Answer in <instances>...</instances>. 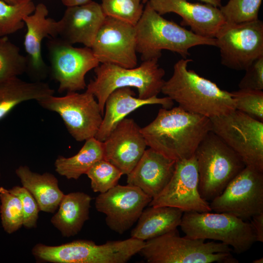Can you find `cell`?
Returning a JSON list of instances; mask_svg holds the SVG:
<instances>
[{
	"label": "cell",
	"mask_w": 263,
	"mask_h": 263,
	"mask_svg": "<svg viewBox=\"0 0 263 263\" xmlns=\"http://www.w3.org/2000/svg\"><path fill=\"white\" fill-rule=\"evenodd\" d=\"M211 131L210 118L179 106L160 109L151 122L141 128L147 146L175 161L193 156Z\"/></svg>",
	"instance_id": "obj_1"
},
{
	"label": "cell",
	"mask_w": 263,
	"mask_h": 263,
	"mask_svg": "<svg viewBox=\"0 0 263 263\" xmlns=\"http://www.w3.org/2000/svg\"><path fill=\"white\" fill-rule=\"evenodd\" d=\"M192 61L183 58L175 63L173 74L165 81L161 93L185 111L209 118L235 111V102L231 93L188 70V64Z\"/></svg>",
	"instance_id": "obj_2"
},
{
	"label": "cell",
	"mask_w": 263,
	"mask_h": 263,
	"mask_svg": "<svg viewBox=\"0 0 263 263\" xmlns=\"http://www.w3.org/2000/svg\"><path fill=\"white\" fill-rule=\"evenodd\" d=\"M136 51L142 61L158 60L164 50L181 55H189L191 48L199 45L216 46L215 38L198 36L176 23L167 20L154 10L147 2L135 25Z\"/></svg>",
	"instance_id": "obj_3"
},
{
	"label": "cell",
	"mask_w": 263,
	"mask_h": 263,
	"mask_svg": "<svg viewBox=\"0 0 263 263\" xmlns=\"http://www.w3.org/2000/svg\"><path fill=\"white\" fill-rule=\"evenodd\" d=\"M221 242L181 237L177 229L145 241L139 253L150 263H237Z\"/></svg>",
	"instance_id": "obj_4"
},
{
	"label": "cell",
	"mask_w": 263,
	"mask_h": 263,
	"mask_svg": "<svg viewBox=\"0 0 263 263\" xmlns=\"http://www.w3.org/2000/svg\"><path fill=\"white\" fill-rule=\"evenodd\" d=\"M95 76L87 85L86 92L97 98L102 115L106 99L114 90L123 87L135 88L138 97L157 96L165 80V70L158 60L144 61L138 67L127 68L110 63H100L94 69Z\"/></svg>",
	"instance_id": "obj_5"
},
{
	"label": "cell",
	"mask_w": 263,
	"mask_h": 263,
	"mask_svg": "<svg viewBox=\"0 0 263 263\" xmlns=\"http://www.w3.org/2000/svg\"><path fill=\"white\" fill-rule=\"evenodd\" d=\"M194 156L199 191L208 202L219 195L245 167L241 157L212 131L200 143Z\"/></svg>",
	"instance_id": "obj_6"
},
{
	"label": "cell",
	"mask_w": 263,
	"mask_h": 263,
	"mask_svg": "<svg viewBox=\"0 0 263 263\" xmlns=\"http://www.w3.org/2000/svg\"><path fill=\"white\" fill-rule=\"evenodd\" d=\"M144 244L145 241L132 237L102 244L80 240L56 246L38 244L32 252L38 259L51 263H125L139 253Z\"/></svg>",
	"instance_id": "obj_7"
},
{
	"label": "cell",
	"mask_w": 263,
	"mask_h": 263,
	"mask_svg": "<svg viewBox=\"0 0 263 263\" xmlns=\"http://www.w3.org/2000/svg\"><path fill=\"white\" fill-rule=\"evenodd\" d=\"M179 226L187 238L218 241L237 254L247 251L256 242L250 222L225 213L185 211Z\"/></svg>",
	"instance_id": "obj_8"
},
{
	"label": "cell",
	"mask_w": 263,
	"mask_h": 263,
	"mask_svg": "<svg viewBox=\"0 0 263 263\" xmlns=\"http://www.w3.org/2000/svg\"><path fill=\"white\" fill-rule=\"evenodd\" d=\"M212 132L242 159L245 166L263 171V122L237 110L210 118Z\"/></svg>",
	"instance_id": "obj_9"
},
{
	"label": "cell",
	"mask_w": 263,
	"mask_h": 263,
	"mask_svg": "<svg viewBox=\"0 0 263 263\" xmlns=\"http://www.w3.org/2000/svg\"><path fill=\"white\" fill-rule=\"evenodd\" d=\"M46 110L57 113L71 135L82 142L94 137L103 119L98 103L94 95L67 92L63 96H47L37 101Z\"/></svg>",
	"instance_id": "obj_10"
},
{
	"label": "cell",
	"mask_w": 263,
	"mask_h": 263,
	"mask_svg": "<svg viewBox=\"0 0 263 263\" xmlns=\"http://www.w3.org/2000/svg\"><path fill=\"white\" fill-rule=\"evenodd\" d=\"M215 38L221 64L229 69L245 71L263 56V22L259 19L239 23L226 22Z\"/></svg>",
	"instance_id": "obj_11"
},
{
	"label": "cell",
	"mask_w": 263,
	"mask_h": 263,
	"mask_svg": "<svg viewBox=\"0 0 263 263\" xmlns=\"http://www.w3.org/2000/svg\"><path fill=\"white\" fill-rule=\"evenodd\" d=\"M209 204L211 211L244 221L263 212V171L245 166Z\"/></svg>",
	"instance_id": "obj_12"
},
{
	"label": "cell",
	"mask_w": 263,
	"mask_h": 263,
	"mask_svg": "<svg viewBox=\"0 0 263 263\" xmlns=\"http://www.w3.org/2000/svg\"><path fill=\"white\" fill-rule=\"evenodd\" d=\"M48 39L51 75L58 83V92L85 89L86 75L100 64L91 48L75 47L58 37Z\"/></svg>",
	"instance_id": "obj_13"
},
{
	"label": "cell",
	"mask_w": 263,
	"mask_h": 263,
	"mask_svg": "<svg viewBox=\"0 0 263 263\" xmlns=\"http://www.w3.org/2000/svg\"><path fill=\"white\" fill-rule=\"evenodd\" d=\"M152 198L139 188L130 184L117 185L95 198L96 209L106 215L105 222L112 231L123 234L137 222Z\"/></svg>",
	"instance_id": "obj_14"
},
{
	"label": "cell",
	"mask_w": 263,
	"mask_h": 263,
	"mask_svg": "<svg viewBox=\"0 0 263 263\" xmlns=\"http://www.w3.org/2000/svg\"><path fill=\"white\" fill-rule=\"evenodd\" d=\"M199 175L194 156L176 161L174 173L170 181L149 206H168L184 212L212 211L209 202L202 198L199 189Z\"/></svg>",
	"instance_id": "obj_15"
},
{
	"label": "cell",
	"mask_w": 263,
	"mask_h": 263,
	"mask_svg": "<svg viewBox=\"0 0 263 263\" xmlns=\"http://www.w3.org/2000/svg\"><path fill=\"white\" fill-rule=\"evenodd\" d=\"M91 48L100 63L136 67L135 26L106 17Z\"/></svg>",
	"instance_id": "obj_16"
},
{
	"label": "cell",
	"mask_w": 263,
	"mask_h": 263,
	"mask_svg": "<svg viewBox=\"0 0 263 263\" xmlns=\"http://www.w3.org/2000/svg\"><path fill=\"white\" fill-rule=\"evenodd\" d=\"M103 144L104 159L123 175L133 169L147 147L141 128L133 119L127 118L118 123Z\"/></svg>",
	"instance_id": "obj_17"
},
{
	"label": "cell",
	"mask_w": 263,
	"mask_h": 263,
	"mask_svg": "<svg viewBox=\"0 0 263 263\" xmlns=\"http://www.w3.org/2000/svg\"><path fill=\"white\" fill-rule=\"evenodd\" d=\"M150 6L161 15L173 13L182 19L195 34L215 38L226 23L219 7L208 3H192L187 0H148Z\"/></svg>",
	"instance_id": "obj_18"
},
{
	"label": "cell",
	"mask_w": 263,
	"mask_h": 263,
	"mask_svg": "<svg viewBox=\"0 0 263 263\" xmlns=\"http://www.w3.org/2000/svg\"><path fill=\"white\" fill-rule=\"evenodd\" d=\"M105 18L100 4L94 1L67 7L57 21L58 37L71 45L81 43L91 48Z\"/></svg>",
	"instance_id": "obj_19"
},
{
	"label": "cell",
	"mask_w": 263,
	"mask_h": 263,
	"mask_svg": "<svg viewBox=\"0 0 263 263\" xmlns=\"http://www.w3.org/2000/svg\"><path fill=\"white\" fill-rule=\"evenodd\" d=\"M176 161L149 148L127 175V184L136 186L150 196L158 195L170 181Z\"/></svg>",
	"instance_id": "obj_20"
},
{
	"label": "cell",
	"mask_w": 263,
	"mask_h": 263,
	"mask_svg": "<svg viewBox=\"0 0 263 263\" xmlns=\"http://www.w3.org/2000/svg\"><path fill=\"white\" fill-rule=\"evenodd\" d=\"M46 6L40 3L36 5L34 12L24 18L27 28L24 46L27 53L28 70L42 77L47 71V66L42 56L41 46L44 38L58 37L57 21L48 18Z\"/></svg>",
	"instance_id": "obj_21"
},
{
	"label": "cell",
	"mask_w": 263,
	"mask_h": 263,
	"mask_svg": "<svg viewBox=\"0 0 263 263\" xmlns=\"http://www.w3.org/2000/svg\"><path fill=\"white\" fill-rule=\"evenodd\" d=\"M158 104L169 109L173 101L167 96L153 97L141 99L135 97V93L130 87L114 90L108 96L105 103V114L99 129L94 137L103 142L118 123L129 113L144 105Z\"/></svg>",
	"instance_id": "obj_22"
},
{
	"label": "cell",
	"mask_w": 263,
	"mask_h": 263,
	"mask_svg": "<svg viewBox=\"0 0 263 263\" xmlns=\"http://www.w3.org/2000/svg\"><path fill=\"white\" fill-rule=\"evenodd\" d=\"M91 197L83 192L64 194L51 222L65 237L77 234L89 219Z\"/></svg>",
	"instance_id": "obj_23"
},
{
	"label": "cell",
	"mask_w": 263,
	"mask_h": 263,
	"mask_svg": "<svg viewBox=\"0 0 263 263\" xmlns=\"http://www.w3.org/2000/svg\"><path fill=\"white\" fill-rule=\"evenodd\" d=\"M183 213L174 207L149 206L142 212L131 237L146 241L175 230L180 226Z\"/></svg>",
	"instance_id": "obj_24"
},
{
	"label": "cell",
	"mask_w": 263,
	"mask_h": 263,
	"mask_svg": "<svg viewBox=\"0 0 263 263\" xmlns=\"http://www.w3.org/2000/svg\"><path fill=\"white\" fill-rule=\"evenodd\" d=\"M22 187L36 200L40 210L53 213L59 206L64 194L59 189L57 178L52 173L39 174L27 166H20L15 171Z\"/></svg>",
	"instance_id": "obj_25"
},
{
	"label": "cell",
	"mask_w": 263,
	"mask_h": 263,
	"mask_svg": "<svg viewBox=\"0 0 263 263\" xmlns=\"http://www.w3.org/2000/svg\"><path fill=\"white\" fill-rule=\"evenodd\" d=\"M54 93L48 83L40 81L27 82L18 77L0 81V120L20 103L38 101Z\"/></svg>",
	"instance_id": "obj_26"
},
{
	"label": "cell",
	"mask_w": 263,
	"mask_h": 263,
	"mask_svg": "<svg viewBox=\"0 0 263 263\" xmlns=\"http://www.w3.org/2000/svg\"><path fill=\"white\" fill-rule=\"evenodd\" d=\"M104 157L103 142L92 137L86 140L81 149L74 156H58L55 162V170L68 179L77 180Z\"/></svg>",
	"instance_id": "obj_27"
},
{
	"label": "cell",
	"mask_w": 263,
	"mask_h": 263,
	"mask_svg": "<svg viewBox=\"0 0 263 263\" xmlns=\"http://www.w3.org/2000/svg\"><path fill=\"white\" fill-rule=\"evenodd\" d=\"M28 58L7 36L0 37V81L23 74L28 70Z\"/></svg>",
	"instance_id": "obj_28"
},
{
	"label": "cell",
	"mask_w": 263,
	"mask_h": 263,
	"mask_svg": "<svg viewBox=\"0 0 263 263\" xmlns=\"http://www.w3.org/2000/svg\"><path fill=\"white\" fill-rule=\"evenodd\" d=\"M35 8L33 0L10 4L0 0V37L22 29L25 25L24 18L32 14Z\"/></svg>",
	"instance_id": "obj_29"
},
{
	"label": "cell",
	"mask_w": 263,
	"mask_h": 263,
	"mask_svg": "<svg viewBox=\"0 0 263 263\" xmlns=\"http://www.w3.org/2000/svg\"><path fill=\"white\" fill-rule=\"evenodd\" d=\"M0 214L2 226L8 234L18 230L23 223L21 202L9 189L0 187Z\"/></svg>",
	"instance_id": "obj_30"
},
{
	"label": "cell",
	"mask_w": 263,
	"mask_h": 263,
	"mask_svg": "<svg viewBox=\"0 0 263 263\" xmlns=\"http://www.w3.org/2000/svg\"><path fill=\"white\" fill-rule=\"evenodd\" d=\"M94 192L104 193L118 184L123 175L113 165L104 159L96 162L86 172Z\"/></svg>",
	"instance_id": "obj_31"
},
{
	"label": "cell",
	"mask_w": 263,
	"mask_h": 263,
	"mask_svg": "<svg viewBox=\"0 0 263 263\" xmlns=\"http://www.w3.org/2000/svg\"><path fill=\"white\" fill-rule=\"evenodd\" d=\"M142 3L141 0H101L100 5L106 17L135 26L143 12Z\"/></svg>",
	"instance_id": "obj_32"
},
{
	"label": "cell",
	"mask_w": 263,
	"mask_h": 263,
	"mask_svg": "<svg viewBox=\"0 0 263 263\" xmlns=\"http://www.w3.org/2000/svg\"><path fill=\"white\" fill-rule=\"evenodd\" d=\"M262 0H229L219 7L226 23H239L258 19Z\"/></svg>",
	"instance_id": "obj_33"
},
{
	"label": "cell",
	"mask_w": 263,
	"mask_h": 263,
	"mask_svg": "<svg viewBox=\"0 0 263 263\" xmlns=\"http://www.w3.org/2000/svg\"><path fill=\"white\" fill-rule=\"evenodd\" d=\"M230 93L235 102L236 110L263 122L262 90L239 89Z\"/></svg>",
	"instance_id": "obj_34"
},
{
	"label": "cell",
	"mask_w": 263,
	"mask_h": 263,
	"mask_svg": "<svg viewBox=\"0 0 263 263\" xmlns=\"http://www.w3.org/2000/svg\"><path fill=\"white\" fill-rule=\"evenodd\" d=\"M9 190L21 202L23 214V225L29 228L36 227L40 209L33 196L23 187L15 186Z\"/></svg>",
	"instance_id": "obj_35"
},
{
	"label": "cell",
	"mask_w": 263,
	"mask_h": 263,
	"mask_svg": "<svg viewBox=\"0 0 263 263\" xmlns=\"http://www.w3.org/2000/svg\"><path fill=\"white\" fill-rule=\"evenodd\" d=\"M245 74L240 81L239 89L263 90V56L254 60L245 70Z\"/></svg>",
	"instance_id": "obj_36"
},
{
	"label": "cell",
	"mask_w": 263,
	"mask_h": 263,
	"mask_svg": "<svg viewBox=\"0 0 263 263\" xmlns=\"http://www.w3.org/2000/svg\"><path fill=\"white\" fill-rule=\"evenodd\" d=\"M250 220L256 242H263V212L253 216Z\"/></svg>",
	"instance_id": "obj_37"
},
{
	"label": "cell",
	"mask_w": 263,
	"mask_h": 263,
	"mask_svg": "<svg viewBox=\"0 0 263 263\" xmlns=\"http://www.w3.org/2000/svg\"><path fill=\"white\" fill-rule=\"evenodd\" d=\"M92 0H61L62 3L67 7L82 5L87 3Z\"/></svg>",
	"instance_id": "obj_38"
},
{
	"label": "cell",
	"mask_w": 263,
	"mask_h": 263,
	"mask_svg": "<svg viewBox=\"0 0 263 263\" xmlns=\"http://www.w3.org/2000/svg\"><path fill=\"white\" fill-rule=\"evenodd\" d=\"M206 3L210 4L214 6L220 7L222 6L221 0H199Z\"/></svg>",
	"instance_id": "obj_39"
},
{
	"label": "cell",
	"mask_w": 263,
	"mask_h": 263,
	"mask_svg": "<svg viewBox=\"0 0 263 263\" xmlns=\"http://www.w3.org/2000/svg\"><path fill=\"white\" fill-rule=\"evenodd\" d=\"M5 2L10 4H15L20 3H22L32 0H1Z\"/></svg>",
	"instance_id": "obj_40"
},
{
	"label": "cell",
	"mask_w": 263,
	"mask_h": 263,
	"mask_svg": "<svg viewBox=\"0 0 263 263\" xmlns=\"http://www.w3.org/2000/svg\"><path fill=\"white\" fill-rule=\"evenodd\" d=\"M253 263H263V258H260L259 259H256L252 262Z\"/></svg>",
	"instance_id": "obj_41"
},
{
	"label": "cell",
	"mask_w": 263,
	"mask_h": 263,
	"mask_svg": "<svg viewBox=\"0 0 263 263\" xmlns=\"http://www.w3.org/2000/svg\"><path fill=\"white\" fill-rule=\"evenodd\" d=\"M143 3H146L148 0H141Z\"/></svg>",
	"instance_id": "obj_42"
},
{
	"label": "cell",
	"mask_w": 263,
	"mask_h": 263,
	"mask_svg": "<svg viewBox=\"0 0 263 263\" xmlns=\"http://www.w3.org/2000/svg\"><path fill=\"white\" fill-rule=\"evenodd\" d=\"M1 178V169H0V179Z\"/></svg>",
	"instance_id": "obj_43"
}]
</instances>
